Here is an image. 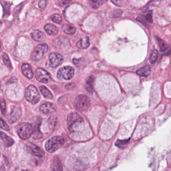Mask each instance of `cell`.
Returning <instances> with one entry per match:
<instances>
[{
	"label": "cell",
	"mask_w": 171,
	"mask_h": 171,
	"mask_svg": "<svg viewBox=\"0 0 171 171\" xmlns=\"http://www.w3.org/2000/svg\"><path fill=\"white\" fill-rule=\"evenodd\" d=\"M84 120L80 115L73 112L69 115L67 118L68 128L71 133H74L84 124Z\"/></svg>",
	"instance_id": "6da1fadb"
},
{
	"label": "cell",
	"mask_w": 171,
	"mask_h": 171,
	"mask_svg": "<svg viewBox=\"0 0 171 171\" xmlns=\"http://www.w3.org/2000/svg\"><path fill=\"white\" fill-rule=\"evenodd\" d=\"M64 144V140L62 137L55 136L47 141L45 144V148L48 152L53 153L62 147Z\"/></svg>",
	"instance_id": "7a4b0ae2"
},
{
	"label": "cell",
	"mask_w": 171,
	"mask_h": 171,
	"mask_svg": "<svg viewBox=\"0 0 171 171\" xmlns=\"http://www.w3.org/2000/svg\"><path fill=\"white\" fill-rule=\"evenodd\" d=\"M16 130L19 137L23 140L29 139L32 136L34 131L32 125L28 122H23L19 124Z\"/></svg>",
	"instance_id": "3957f363"
},
{
	"label": "cell",
	"mask_w": 171,
	"mask_h": 171,
	"mask_svg": "<svg viewBox=\"0 0 171 171\" xmlns=\"http://www.w3.org/2000/svg\"><path fill=\"white\" fill-rule=\"evenodd\" d=\"M74 105L78 112H86L90 107V100L86 95H80L75 98Z\"/></svg>",
	"instance_id": "277c9868"
},
{
	"label": "cell",
	"mask_w": 171,
	"mask_h": 171,
	"mask_svg": "<svg viewBox=\"0 0 171 171\" xmlns=\"http://www.w3.org/2000/svg\"><path fill=\"white\" fill-rule=\"evenodd\" d=\"M25 97L27 100L32 104H35L40 100V94L38 90L34 86H29L27 88L25 92Z\"/></svg>",
	"instance_id": "5b68a950"
},
{
	"label": "cell",
	"mask_w": 171,
	"mask_h": 171,
	"mask_svg": "<svg viewBox=\"0 0 171 171\" xmlns=\"http://www.w3.org/2000/svg\"><path fill=\"white\" fill-rule=\"evenodd\" d=\"M74 74V69L69 66H66L59 69L57 72V77L59 80H70Z\"/></svg>",
	"instance_id": "8992f818"
},
{
	"label": "cell",
	"mask_w": 171,
	"mask_h": 171,
	"mask_svg": "<svg viewBox=\"0 0 171 171\" xmlns=\"http://www.w3.org/2000/svg\"><path fill=\"white\" fill-rule=\"evenodd\" d=\"M48 50V46L46 44L38 45L32 52L31 58L35 61L41 59L43 55Z\"/></svg>",
	"instance_id": "52a82bcc"
},
{
	"label": "cell",
	"mask_w": 171,
	"mask_h": 171,
	"mask_svg": "<svg viewBox=\"0 0 171 171\" xmlns=\"http://www.w3.org/2000/svg\"><path fill=\"white\" fill-rule=\"evenodd\" d=\"M53 44L57 49L63 51L65 50L70 46L69 39L65 37H59L55 39L53 42Z\"/></svg>",
	"instance_id": "ba28073f"
},
{
	"label": "cell",
	"mask_w": 171,
	"mask_h": 171,
	"mask_svg": "<svg viewBox=\"0 0 171 171\" xmlns=\"http://www.w3.org/2000/svg\"><path fill=\"white\" fill-rule=\"evenodd\" d=\"M36 78L38 81L42 83H47L50 80V74L41 68H39L36 70Z\"/></svg>",
	"instance_id": "9c48e42d"
},
{
	"label": "cell",
	"mask_w": 171,
	"mask_h": 171,
	"mask_svg": "<svg viewBox=\"0 0 171 171\" xmlns=\"http://www.w3.org/2000/svg\"><path fill=\"white\" fill-rule=\"evenodd\" d=\"M49 59L51 67L55 68L58 67L63 62V57L59 54L54 52L49 54Z\"/></svg>",
	"instance_id": "30bf717a"
},
{
	"label": "cell",
	"mask_w": 171,
	"mask_h": 171,
	"mask_svg": "<svg viewBox=\"0 0 171 171\" xmlns=\"http://www.w3.org/2000/svg\"><path fill=\"white\" fill-rule=\"evenodd\" d=\"M21 115V108L19 106H15L13 107L9 116H8V122L11 124L15 123L16 122L18 121Z\"/></svg>",
	"instance_id": "8fae6325"
},
{
	"label": "cell",
	"mask_w": 171,
	"mask_h": 171,
	"mask_svg": "<svg viewBox=\"0 0 171 171\" xmlns=\"http://www.w3.org/2000/svg\"><path fill=\"white\" fill-rule=\"evenodd\" d=\"M27 147L28 151L34 156H37L39 157H42L44 156L45 153L43 150L35 144L30 142L27 144Z\"/></svg>",
	"instance_id": "7c38bea8"
},
{
	"label": "cell",
	"mask_w": 171,
	"mask_h": 171,
	"mask_svg": "<svg viewBox=\"0 0 171 171\" xmlns=\"http://www.w3.org/2000/svg\"><path fill=\"white\" fill-rule=\"evenodd\" d=\"M40 110L43 114H48L54 112L56 111V107L50 102H45L40 106Z\"/></svg>",
	"instance_id": "4fadbf2b"
},
{
	"label": "cell",
	"mask_w": 171,
	"mask_h": 171,
	"mask_svg": "<svg viewBox=\"0 0 171 171\" xmlns=\"http://www.w3.org/2000/svg\"><path fill=\"white\" fill-rule=\"evenodd\" d=\"M158 41L159 42V46L160 48V50L162 52H165L166 54L168 55L171 54V47L166 42L160 38L159 37H157Z\"/></svg>",
	"instance_id": "5bb4252c"
},
{
	"label": "cell",
	"mask_w": 171,
	"mask_h": 171,
	"mask_svg": "<svg viewBox=\"0 0 171 171\" xmlns=\"http://www.w3.org/2000/svg\"><path fill=\"white\" fill-rule=\"evenodd\" d=\"M51 171H63L61 161L57 157L54 158L50 166Z\"/></svg>",
	"instance_id": "9a60e30c"
},
{
	"label": "cell",
	"mask_w": 171,
	"mask_h": 171,
	"mask_svg": "<svg viewBox=\"0 0 171 171\" xmlns=\"http://www.w3.org/2000/svg\"><path fill=\"white\" fill-rule=\"evenodd\" d=\"M22 70L25 76L29 79H32L33 77V72L31 66L28 64H23L22 66Z\"/></svg>",
	"instance_id": "2e32d148"
},
{
	"label": "cell",
	"mask_w": 171,
	"mask_h": 171,
	"mask_svg": "<svg viewBox=\"0 0 171 171\" xmlns=\"http://www.w3.org/2000/svg\"><path fill=\"white\" fill-rule=\"evenodd\" d=\"M152 72L151 67L150 66L146 65L136 71V74L141 77H148L151 75Z\"/></svg>",
	"instance_id": "e0dca14e"
},
{
	"label": "cell",
	"mask_w": 171,
	"mask_h": 171,
	"mask_svg": "<svg viewBox=\"0 0 171 171\" xmlns=\"http://www.w3.org/2000/svg\"><path fill=\"white\" fill-rule=\"evenodd\" d=\"M1 138L6 147H11L14 144V140L3 132L1 133Z\"/></svg>",
	"instance_id": "ac0fdd59"
},
{
	"label": "cell",
	"mask_w": 171,
	"mask_h": 171,
	"mask_svg": "<svg viewBox=\"0 0 171 171\" xmlns=\"http://www.w3.org/2000/svg\"><path fill=\"white\" fill-rule=\"evenodd\" d=\"M90 44L89 39L87 36L83 37L81 38L79 41L77 43V47L81 49H86L88 47Z\"/></svg>",
	"instance_id": "d6986e66"
},
{
	"label": "cell",
	"mask_w": 171,
	"mask_h": 171,
	"mask_svg": "<svg viewBox=\"0 0 171 171\" xmlns=\"http://www.w3.org/2000/svg\"><path fill=\"white\" fill-rule=\"evenodd\" d=\"M31 36L33 39L36 41H42L45 38L44 34L37 30H34L31 33Z\"/></svg>",
	"instance_id": "ffe728a7"
},
{
	"label": "cell",
	"mask_w": 171,
	"mask_h": 171,
	"mask_svg": "<svg viewBox=\"0 0 171 171\" xmlns=\"http://www.w3.org/2000/svg\"><path fill=\"white\" fill-rule=\"evenodd\" d=\"M94 81V78L93 76H89L86 80L85 87L87 92L89 93H92L93 92Z\"/></svg>",
	"instance_id": "44dd1931"
},
{
	"label": "cell",
	"mask_w": 171,
	"mask_h": 171,
	"mask_svg": "<svg viewBox=\"0 0 171 171\" xmlns=\"http://www.w3.org/2000/svg\"><path fill=\"white\" fill-rule=\"evenodd\" d=\"M44 29L46 32L50 35H55L58 33V28L53 24H48L46 25Z\"/></svg>",
	"instance_id": "7402d4cb"
},
{
	"label": "cell",
	"mask_w": 171,
	"mask_h": 171,
	"mask_svg": "<svg viewBox=\"0 0 171 171\" xmlns=\"http://www.w3.org/2000/svg\"><path fill=\"white\" fill-rule=\"evenodd\" d=\"M62 30L66 34L72 35L75 33L76 29L70 25L65 24L62 26Z\"/></svg>",
	"instance_id": "603a6c76"
},
{
	"label": "cell",
	"mask_w": 171,
	"mask_h": 171,
	"mask_svg": "<svg viewBox=\"0 0 171 171\" xmlns=\"http://www.w3.org/2000/svg\"><path fill=\"white\" fill-rule=\"evenodd\" d=\"M39 88H40V91L45 98H47V99H52L53 98V95L51 92L50 91L47 87H45V86H40Z\"/></svg>",
	"instance_id": "cb8c5ba5"
},
{
	"label": "cell",
	"mask_w": 171,
	"mask_h": 171,
	"mask_svg": "<svg viewBox=\"0 0 171 171\" xmlns=\"http://www.w3.org/2000/svg\"><path fill=\"white\" fill-rule=\"evenodd\" d=\"M158 55H159V52L156 49H154L152 51L151 57L150 59V62L152 64H154L156 62V61L157 60L158 58Z\"/></svg>",
	"instance_id": "d4e9b609"
},
{
	"label": "cell",
	"mask_w": 171,
	"mask_h": 171,
	"mask_svg": "<svg viewBox=\"0 0 171 171\" xmlns=\"http://www.w3.org/2000/svg\"><path fill=\"white\" fill-rule=\"evenodd\" d=\"M130 141V138H129L128 139L124 140H118L116 142V146L119 148H123L128 144Z\"/></svg>",
	"instance_id": "484cf974"
},
{
	"label": "cell",
	"mask_w": 171,
	"mask_h": 171,
	"mask_svg": "<svg viewBox=\"0 0 171 171\" xmlns=\"http://www.w3.org/2000/svg\"><path fill=\"white\" fill-rule=\"evenodd\" d=\"M2 57H3L4 63H5V65H6L8 68H9L10 69H12V66L11 61H10L9 57L8 56V55H7V54L4 53L3 54V56H2Z\"/></svg>",
	"instance_id": "4316f807"
},
{
	"label": "cell",
	"mask_w": 171,
	"mask_h": 171,
	"mask_svg": "<svg viewBox=\"0 0 171 171\" xmlns=\"http://www.w3.org/2000/svg\"><path fill=\"white\" fill-rule=\"evenodd\" d=\"M42 134L40 132V130L38 129L35 128L34 130L33 133L32 134V137L34 139H40L42 137Z\"/></svg>",
	"instance_id": "83f0119b"
},
{
	"label": "cell",
	"mask_w": 171,
	"mask_h": 171,
	"mask_svg": "<svg viewBox=\"0 0 171 171\" xmlns=\"http://www.w3.org/2000/svg\"><path fill=\"white\" fill-rule=\"evenodd\" d=\"M106 1H90V5H92V6L94 9H97L101 5H102L103 4L105 3Z\"/></svg>",
	"instance_id": "f1b7e54d"
},
{
	"label": "cell",
	"mask_w": 171,
	"mask_h": 171,
	"mask_svg": "<svg viewBox=\"0 0 171 171\" xmlns=\"http://www.w3.org/2000/svg\"><path fill=\"white\" fill-rule=\"evenodd\" d=\"M52 20L54 23L60 24L62 21V18L60 15L56 14L52 16Z\"/></svg>",
	"instance_id": "f546056e"
},
{
	"label": "cell",
	"mask_w": 171,
	"mask_h": 171,
	"mask_svg": "<svg viewBox=\"0 0 171 171\" xmlns=\"http://www.w3.org/2000/svg\"><path fill=\"white\" fill-rule=\"evenodd\" d=\"M122 14V11L121 10H116L112 11L110 14V17L112 18L121 17Z\"/></svg>",
	"instance_id": "4dcf8cb0"
},
{
	"label": "cell",
	"mask_w": 171,
	"mask_h": 171,
	"mask_svg": "<svg viewBox=\"0 0 171 171\" xmlns=\"http://www.w3.org/2000/svg\"><path fill=\"white\" fill-rule=\"evenodd\" d=\"M0 124H1V128L2 129L6 130H10L9 127L8 126L6 122H5V121L2 119V118H1V119Z\"/></svg>",
	"instance_id": "1f68e13d"
},
{
	"label": "cell",
	"mask_w": 171,
	"mask_h": 171,
	"mask_svg": "<svg viewBox=\"0 0 171 171\" xmlns=\"http://www.w3.org/2000/svg\"><path fill=\"white\" fill-rule=\"evenodd\" d=\"M1 111L4 115L6 114V102L4 99H2L1 100Z\"/></svg>",
	"instance_id": "d6a6232c"
},
{
	"label": "cell",
	"mask_w": 171,
	"mask_h": 171,
	"mask_svg": "<svg viewBox=\"0 0 171 171\" xmlns=\"http://www.w3.org/2000/svg\"><path fill=\"white\" fill-rule=\"evenodd\" d=\"M47 3V1H40L39 3V7L40 9H44L45 8H46Z\"/></svg>",
	"instance_id": "836d02e7"
},
{
	"label": "cell",
	"mask_w": 171,
	"mask_h": 171,
	"mask_svg": "<svg viewBox=\"0 0 171 171\" xmlns=\"http://www.w3.org/2000/svg\"><path fill=\"white\" fill-rule=\"evenodd\" d=\"M145 18V19L146 21H148V22H153V17H152V14H150V13H148L145 16H144Z\"/></svg>",
	"instance_id": "e575fe53"
},
{
	"label": "cell",
	"mask_w": 171,
	"mask_h": 171,
	"mask_svg": "<svg viewBox=\"0 0 171 171\" xmlns=\"http://www.w3.org/2000/svg\"><path fill=\"white\" fill-rule=\"evenodd\" d=\"M82 58L81 59H75L74 58L73 59V62H74V64H75V65L79 66L81 63V62L82 61Z\"/></svg>",
	"instance_id": "d590c367"
},
{
	"label": "cell",
	"mask_w": 171,
	"mask_h": 171,
	"mask_svg": "<svg viewBox=\"0 0 171 171\" xmlns=\"http://www.w3.org/2000/svg\"><path fill=\"white\" fill-rule=\"evenodd\" d=\"M112 3H113L116 6L118 7H120L122 6V4L124 3L122 1H112Z\"/></svg>",
	"instance_id": "8d00e7d4"
},
{
	"label": "cell",
	"mask_w": 171,
	"mask_h": 171,
	"mask_svg": "<svg viewBox=\"0 0 171 171\" xmlns=\"http://www.w3.org/2000/svg\"><path fill=\"white\" fill-rule=\"evenodd\" d=\"M74 86H75V85L74 83H69V84H67L66 86V87L67 88V89H70L73 88Z\"/></svg>",
	"instance_id": "74e56055"
},
{
	"label": "cell",
	"mask_w": 171,
	"mask_h": 171,
	"mask_svg": "<svg viewBox=\"0 0 171 171\" xmlns=\"http://www.w3.org/2000/svg\"><path fill=\"white\" fill-rule=\"evenodd\" d=\"M69 1H61L60 3V5L61 6H62L63 5H65L66 4L68 3H69Z\"/></svg>",
	"instance_id": "f35d334b"
},
{
	"label": "cell",
	"mask_w": 171,
	"mask_h": 171,
	"mask_svg": "<svg viewBox=\"0 0 171 171\" xmlns=\"http://www.w3.org/2000/svg\"><path fill=\"white\" fill-rule=\"evenodd\" d=\"M22 171H28V170H22Z\"/></svg>",
	"instance_id": "ab89813d"
}]
</instances>
